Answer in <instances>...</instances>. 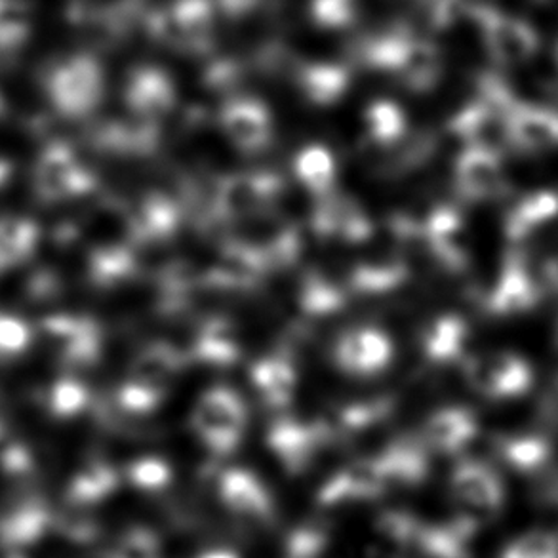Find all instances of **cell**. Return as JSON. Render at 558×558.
<instances>
[{
	"label": "cell",
	"instance_id": "obj_1",
	"mask_svg": "<svg viewBox=\"0 0 558 558\" xmlns=\"http://www.w3.org/2000/svg\"><path fill=\"white\" fill-rule=\"evenodd\" d=\"M248 425V410L239 392L231 387H210L198 395L191 427L208 450L218 456L234 452Z\"/></svg>",
	"mask_w": 558,
	"mask_h": 558
},
{
	"label": "cell",
	"instance_id": "obj_2",
	"mask_svg": "<svg viewBox=\"0 0 558 558\" xmlns=\"http://www.w3.org/2000/svg\"><path fill=\"white\" fill-rule=\"evenodd\" d=\"M284 183L279 174L254 170L227 174L216 183L210 211L219 221H242L271 210L282 195Z\"/></svg>",
	"mask_w": 558,
	"mask_h": 558
},
{
	"label": "cell",
	"instance_id": "obj_3",
	"mask_svg": "<svg viewBox=\"0 0 558 558\" xmlns=\"http://www.w3.org/2000/svg\"><path fill=\"white\" fill-rule=\"evenodd\" d=\"M395 356L389 333L374 326H359L341 333L333 345V363L353 377H372L391 364Z\"/></svg>",
	"mask_w": 558,
	"mask_h": 558
},
{
	"label": "cell",
	"instance_id": "obj_4",
	"mask_svg": "<svg viewBox=\"0 0 558 558\" xmlns=\"http://www.w3.org/2000/svg\"><path fill=\"white\" fill-rule=\"evenodd\" d=\"M313 229L318 236L343 244H361L372 236V221L361 203L336 189L317 198Z\"/></svg>",
	"mask_w": 558,
	"mask_h": 558
},
{
	"label": "cell",
	"instance_id": "obj_5",
	"mask_svg": "<svg viewBox=\"0 0 558 558\" xmlns=\"http://www.w3.org/2000/svg\"><path fill=\"white\" fill-rule=\"evenodd\" d=\"M267 271L269 265L252 242L231 241L221 248L204 282L227 292H248L262 282Z\"/></svg>",
	"mask_w": 558,
	"mask_h": 558
},
{
	"label": "cell",
	"instance_id": "obj_6",
	"mask_svg": "<svg viewBox=\"0 0 558 558\" xmlns=\"http://www.w3.org/2000/svg\"><path fill=\"white\" fill-rule=\"evenodd\" d=\"M219 129L229 144L244 155L264 153L275 134L271 114L256 101H234L227 106L219 117Z\"/></svg>",
	"mask_w": 558,
	"mask_h": 558
},
{
	"label": "cell",
	"instance_id": "obj_7",
	"mask_svg": "<svg viewBox=\"0 0 558 558\" xmlns=\"http://www.w3.org/2000/svg\"><path fill=\"white\" fill-rule=\"evenodd\" d=\"M219 498L233 513L264 521L271 513L272 504L264 483L244 469H231L219 481Z\"/></svg>",
	"mask_w": 558,
	"mask_h": 558
},
{
	"label": "cell",
	"instance_id": "obj_8",
	"mask_svg": "<svg viewBox=\"0 0 558 558\" xmlns=\"http://www.w3.org/2000/svg\"><path fill=\"white\" fill-rule=\"evenodd\" d=\"M187 353L167 341L151 343L137 355L132 366V384L170 391V385L187 366Z\"/></svg>",
	"mask_w": 558,
	"mask_h": 558
},
{
	"label": "cell",
	"instance_id": "obj_9",
	"mask_svg": "<svg viewBox=\"0 0 558 558\" xmlns=\"http://www.w3.org/2000/svg\"><path fill=\"white\" fill-rule=\"evenodd\" d=\"M320 427H311L305 423L295 422L292 417H282L272 425L267 442L272 452L277 453L288 469L300 471L310 463L315 448L323 442Z\"/></svg>",
	"mask_w": 558,
	"mask_h": 558
},
{
	"label": "cell",
	"instance_id": "obj_10",
	"mask_svg": "<svg viewBox=\"0 0 558 558\" xmlns=\"http://www.w3.org/2000/svg\"><path fill=\"white\" fill-rule=\"evenodd\" d=\"M250 381L267 407L282 410L294 399L298 372L284 355L264 356L250 368Z\"/></svg>",
	"mask_w": 558,
	"mask_h": 558
},
{
	"label": "cell",
	"instance_id": "obj_11",
	"mask_svg": "<svg viewBox=\"0 0 558 558\" xmlns=\"http://www.w3.org/2000/svg\"><path fill=\"white\" fill-rule=\"evenodd\" d=\"M187 356L214 368H227L236 363L241 356V341L234 326L221 318L204 323Z\"/></svg>",
	"mask_w": 558,
	"mask_h": 558
},
{
	"label": "cell",
	"instance_id": "obj_12",
	"mask_svg": "<svg viewBox=\"0 0 558 558\" xmlns=\"http://www.w3.org/2000/svg\"><path fill=\"white\" fill-rule=\"evenodd\" d=\"M473 435V420L460 408L438 410L423 423V438L433 450L456 452Z\"/></svg>",
	"mask_w": 558,
	"mask_h": 558
},
{
	"label": "cell",
	"instance_id": "obj_13",
	"mask_svg": "<svg viewBox=\"0 0 558 558\" xmlns=\"http://www.w3.org/2000/svg\"><path fill=\"white\" fill-rule=\"evenodd\" d=\"M294 172L298 182L317 198L332 193L336 175H338L333 155L323 145H310L298 153Z\"/></svg>",
	"mask_w": 558,
	"mask_h": 558
},
{
	"label": "cell",
	"instance_id": "obj_14",
	"mask_svg": "<svg viewBox=\"0 0 558 558\" xmlns=\"http://www.w3.org/2000/svg\"><path fill=\"white\" fill-rule=\"evenodd\" d=\"M182 211L170 196L157 193L145 201L136 219V231L144 241L167 242L174 236Z\"/></svg>",
	"mask_w": 558,
	"mask_h": 558
},
{
	"label": "cell",
	"instance_id": "obj_15",
	"mask_svg": "<svg viewBox=\"0 0 558 558\" xmlns=\"http://www.w3.org/2000/svg\"><path fill=\"white\" fill-rule=\"evenodd\" d=\"M407 277L408 269L402 259L384 257L356 265L349 282L359 294H385L397 290Z\"/></svg>",
	"mask_w": 558,
	"mask_h": 558
},
{
	"label": "cell",
	"instance_id": "obj_16",
	"mask_svg": "<svg viewBox=\"0 0 558 558\" xmlns=\"http://www.w3.org/2000/svg\"><path fill=\"white\" fill-rule=\"evenodd\" d=\"M377 460L381 463L387 483H417L427 473V458L422 446L410 440H400L392 445Z\"/></svg>",
	"mask_w": 558,
	"mask_h": 558
},
{
	"label": "cell",
	"instance_id": "obj_17",
	"mask_svg": "<svg viewBox=\"0 0 558 558\" xmlns=\"http://www.w3.org/2000/svg\"><path fill=\"white\" fill-rule=\"evenodd\" d=\"M465 340V328L460 318L440 317L430 323L423 333V353L430 363H448L458 356Z\"/></svg>",
	"mask_w": 558,
	"mask_h": 558
},
{
	"label": "cell",
	"instance_id": "obj_18",
	"mask_svg": "<svg viewBox=\"0 0 558 558\" xmlns=\"http://www.w3.org/2000/svg\"><path fill=\"white\" fill-rule=\"evenodd\" d=\"M368 142L379 147H392L407 140L408 122L399 107L381 101L368 107L364 117Z\"/></svg>",
	"mask_w": 558,
	"mask_h": 558
},
{
	"label": "cell",
	"instance_id": "obj_19",
	"mask_svg": "<svg viewBox=\"0 0 558 558\" xmlns=\"http://www.w3.org/2000/svg\"><path fill=\"white\" fill-rule=\"evenodd\" d=\"M456 178L463 195L473 198L488 195L496 183V165L488 153L471 149L458 159Z\"/></svg>",
	"mask_w": 558,
	"mask_h": 558
},
{
	"label": "cell",
	"instance_id": "obj_20",
	"mask_svg": "<svg viewBox=\"0 0 558 558\" xmlns=\"http://www.w3.org/2000/svg\"><path fill=\"white\" fill-rule=\"evenodd\" d=\"M300 305L307 315L323 317L343 310L345 292L320 272H310L300 288Z\"/></svg>",
	"mask_w": 558,
	"mask_h": 558
},
{
	"label": "cell",
	"instance_id": "obj_21",
	"mask_svg": "<svg viewBox=\"0 0 558 558\" xmlns=\"http://www.w3.org/2000/svg\"><path fill=\"white\" fill-rule=\"evenodd\" d=\"M172 478V471L167 461L159 460H145L136 468V481L145 486V488H165Z\"/></svg>",
	"mask_w": 558,
	"mask_h": 558
},
{
	"label": "cell",
	"instance_id": "obj_22",
	"mask_svg": "<svg viewBox=\"0 0 558 558\" xmlns=\"http://www.w3.org/2000/svg\"><path fill=\"white\" fill-rule=\"evenodd\" d=\"M198 558H239L234 553L231 551H210V553H204V555H201Z\"/></svg>",
	"mask_w": 558,
	"mask_h": 558
}]
</instances>
